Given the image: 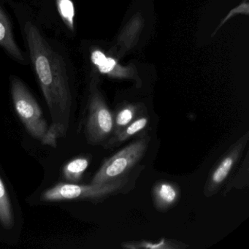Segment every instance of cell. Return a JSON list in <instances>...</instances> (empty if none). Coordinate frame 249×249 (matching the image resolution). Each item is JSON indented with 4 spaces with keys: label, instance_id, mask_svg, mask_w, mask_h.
I'll use <instances>...</instances> for the list:
<instances>
[{
    "label": "cell",
    "instance_id": "cell-1",
    "mask_svg": "<svg viewBox=\"0 0 249 249\" xmlns=\"http://www.w3.org/2000/svg\"><path fill=\"white\" fill-rule=\"evenodd\" d=\"M24 33L37 81L52 114V126L65 136L72 106L66 64L32 21L26 22Z\"/></svg>",
    "mask_w": 249,
    "mask_h": 249
},
{
    "label": "cell",
    "instance_id": "cell-2",
    "mask_svg": "<svg viewBox=\"0 0 249 249\" xmlns=\"http://www.w3.org/2000/svg\"><path fill=\"white\" fill-rule=\"evenodd\" d=\"M150 141L151 137L142 135L105 160L93 177L91 183L105 184L124 180L126 175L143 158Z\"/></svg>",
    "mask_w": 249,
    "mask_h": 249
},
{
    "label": "cell",
    "instance_id": "cell-3",
    "mask_svg": "<svg viewBox=\"0 0 249 249\" xmlns=\"http://www.w3.org/2000/svg\"><path fill=\"white\" fill-rule=\"evenodd\" d=\"M11 91L14 107L29 133L43 141L49 126L37 102L25 84L17 77L11 78Z\"/></svg>",
    "mask_w": 249,
    "mask_h": 249
},
{
    "label": "cell",
    "instance_id": "cell-4",
    "mask_svg": "<svg viewBox=\"0 0 249 249\" xmlns=\"http://www.w3.org/2000/svg\"><path fill=\"white\" fill-rule=\"evenodd\" d=\"M126 180H122L105 184L78 185L75 183H59L46 190L41 195V199L47 202L90 199L100 200L116 195L123 189Z\"/></svg>",
    "mask_w": 249,
    "mask_h": 249
},
{
    "label": "cell",
    "instance_id": "cell-5",
    "mask_svg": "<svg viewBox=\"0 0 249 249\" xmlns=\"http://www.w3.org/2000/svg\"><path fill=\"white\" fill-rule=\"evenodd\" d=\"M114 116L102 94L93 89L89 103L85 135L91 145L106 144L113 135Z\"/></svg>",
    "mask_w": 249,
    "mask_h": 249
},
{
    "label": "cell",
    "instance_id": "cell-6",
    "mask_svg": "<svg viewBox=\"0 0 249 249\" xmlns=\"http://www.w3.org/2000/svg\"><path fill=\"white\" fill-rule=\"evenodd\" d=\"M249 135L247 132L233 144L213 167L204 187V194L207 197L215 195L222 187L231 170L240 160L249 141Z\"/></svg>",
    "mask_w": 249,
    "mask_h": 249
},
{
    "label": "cell",
    "instance_id": "cell-7",
    "mask_svg": "<svg viewBox=\"0 0 249 249\" xmlns=\"http://www.w3.org/2000/svg\"><path fill=\"white\" fill-rule=\"evenodd\" d=\"M152 194L154 206L160 211H167L173 208L180 197L179 186L168 181H159L155 183Z\"/></svg>",
    "mask_w": 249,
    "mask_h": 249
},
{
    "label": "cell",
    "instance_id": "cell-8",
    "mask_svg": "<svg viewBox=\"0 0 249 249\" xmlns=\"http://www.w3.org/2000/svg\"><path fill=\"white\" fill-rule=\"evenodd\" d=\"M0 47L2 48L11 57L18 62H25V58L14 39L12 25L9 18L1 6H0Z\"/></svg>",
    "mask_w": 249,
    "mask_h": 249
},
{
    "label": "cell",
    "instance_id": "cell-9",
    "mask_svg": "<svg viewBox=\"0 0 249 249\" xmlns=\"http://www.w3.org/2000/svg\"><path fill=\"white\" fill-rule=\"evenodd\" d=\"M149 123L148 113H143L138 116L132 123L124 128L121 132L113 135L110 139L105 144V148H113L119 146L125 141L130 139L135 135L143 131Z\"/></svg>",
    "mask_w": 249,
    "mask_h": 249
},
{
    "label": "cell",
    "instance_id": "cell-10",
    "mask_svg": "<svg viewBox=\"0 0 249 249\" xmlns=\"http://www.w3.org/2000/svg\"><path fill=\"white\" fill-rule=\"evenodd\" d=\"M147 113L145 106L142 104L128 103L121 106L114 116V131L113 135H116L124 128L132 123L138 116ZM112 136V137H113Z\"/></svg>",
    "mask_w": 249,
    "mask_h": 249
},
{
    "label": "cell",
    "instance_id": "cell-11",
    "mask_svg": "<svg viewBox=\"0 0 249 249\" xmlns=\"http://www.w3.org/2000/svg\"><path fill=\"white\" fill-rule=\"evenodd\" d=\"M89 163V159L86 157H78L71 160L63 167L64 177L68 181L78 183L82 178Z\"/></svg>",
    "mask_w": 249,
    "mask_h": 249
},
{
    "label": "cell",
    "instance_id": "cell-12",
    "mask_svg": "<svg viewBox=\"0 0 249 249\" xmlns=\"http://www.w3.org/2000/svg\"><path fill=\"white\" fill-rule=\"evenodd\" d=\"M14 215L6 188L0 178V224L6 230L14 226Z\"/></svg>",
    "mask_w": 249,
    "mask_h": 249
},
{
    "label": "cell",
    "instance_id": "cell-13",
    "mask_svg": "<svg viewBox=\"0 0 249 249\" xmlns=\"http://www.w3.org/2000/svg\"><path fill=\"white\" fill-rule=\"evenodd\" d=\"M122 248L128 249H176L185 247L178 244L177 242L171 240L162 238L157 242L146 241H133L123 243Z\"/></svg>",
    "mask_w": 249,
    "mask_h": 249
},
{
    "label": "cell",
    "instance_id": "cell-14",
    "mask_svg": "<svg viewBox=\"0 0 249 249\" xmlns=\"http://www.w3.org/2000/svg\"><path fill=\"white\" fill-rule=\"evenodd\" d=\"M58 12L65 25L71 31L73 32L75 7L72 0H56Z\"/></svg>",
    "mask_w": 249,
    "mask_h": 249
},
{
    "label": "cell",
    "instance_id": "cell-15",
    "mask_svg": "<svg viewBox=\"0 0 249 249\" xmlns=\"http://www.w3.org/2000/svg\"><path fill=\"white\" fill-rule=\"evenodd\" d=\"M249 2H248V0H246L245 2H242L240 5H239L238 6L234 8V9L231 10L230 13H229L228 15L224 18V19L221 21V24L218 25V27H217L216 30H215V33H214V35L215 34L217 31H218L219 28H221L229 19L231 18V17H234L235 15H237V14H246V15H249Z\"/></svg>",
    "mask_w": 249,
    "mask_h": 249
},
{
    "label": "cell",
    "instance_id": "cell-16",
    "mask_svg": "<svg viewBox=\"0 0 249 249\" xmlns=\"http://www.w3.org/2000/svg\"><path fill=\"white\" fill-rule=\"evenodd\" d=\"M106 58H107V56L104 54L103 52H102L100 50L94 51L92 53H91V61H92L94 65H95L97 67L101 65L102 62H103Z\"/></svg>",
    "mask_w": 249,
    "mask_h": 249
}]
</instances>
